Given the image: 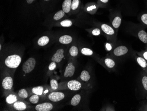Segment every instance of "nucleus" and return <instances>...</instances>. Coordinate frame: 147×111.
Segmentation results:
<instances>
[{"label": "nucleus", "instance_id": "nucleus-42", "mask_svg": "<svg viewBox=\"0 0 147 111\" xmlns=\"http://www.w3.org/2000/svg\"><path fill=\"white\" fill-rule=\"evenodd\" d=\"M45 1H49V0H45Z\"/></svg>", "mask_w": 147, "mask_h": 111}, {"label": "nucleus", "instance_id": "nucleus-31", "mask_svg": "<svg viewBox=\"0 0 147 111\" xmlns=\"http://www.w3.org/2000/svg\"><path fill=\"white\" fill-rule=\"evenodd\" d=\"M80 1L79 0H73L71 3V8L73 10H75L78 8Z\"/></svg>", "mask_w": 147, "mask_h": 111}, {"label": "nucleus", "instance_id": "nucleus-28", "mask_svg": "<svg viewBox=\"0 0 147 111\" xmlns=\"http://www.w3.org/2000/svg\"><path fill=\"white\" fill-rule=\"evenodd\" d=\"M51 88L53 90H56L59 87V84L56 80L51 79L50 81Z\"/></svg>", "mask_w": 147, "mask_h": 111}, {"label": "nucleus", "instance_id": "nucleus-6", "mask_svg": "<svg viewBox=\"0 0 147 111\" xmlns=\"http://www.w3.org/2000/svg\"><path fill=\"white\" fill-rule=\"evenodd\" d=\"M67 86L71 91H78L81 88L82 84L78 81L71 80L68 82Z\"/></svg>", "mask_w": 147, "mask_h": 111}, {"label": "nucleus", "instance_id": "nucleus-39", "mask_svg": "<svg viewBox=\"0 0 147 111\" xmlns=\"http://www.w3.org/2000/svg\"><path fill=\"white\" fill-rule=\"evenodd\" d=\"M48 92V90H46V91H45V93H47Z\"/></svg>", "mask_w": 147, "mask_h": 111}, {"label": "nucleus", "instance_id": "nucleus-14", "mask_svg": "<svg viewBox=\"0 0 147 111\" xmlns=\"http://www.w3.org/2000/svg\"><path fill=\"white\" fill-rule=\"evenodd\" d=\"M140 84L144 93L147 95V75H143L140 80Z\"/></svg>", "mask_w": 147, "mask_h": 111}, {"label": "nucleus", "instance_id": "nucleus-38", "mask_svg": "<svg viewBox=\"0 0 147 111\" xmlns=\"http://www.w3.org/2000/svg\"><path fill=\"white\" fill-rule=\"evenodd\" d=\"M100 1H102V2H103V3H107V2H108V0H100Z\"/></svg>", "mask_w": 147, "mask_h": 111}, {"label": "nucleus", "instance_id": "nucleus-34", "mask_svg": "<svg viewBox=\"0 0 147 111\" xmlns=\"http://www.w3.org/2000/svg\"><path fill=\"white\" fill-rule=\"evenodd\" d=\"M100 33V30L99 28H95L92 31V34L94 36H99Z\"/></svg>", "mask_w": 147, "mask_h": 111}, {"label": "nucleus", "instance_id": "nucleus-26", "mask_svg": "<svg viewBox=\"0 0 147 111\" xmlns=\"http://www.w3.org/2000/svg\"><path fill=\"white\" fill-rule=\"evenodd\" d=\"M81 53L82 55H85V56H91L93 55L94 52H93V51L91 50V49L84 47V48H83L82 49Z\"/></svg>", "mask_w": 147, "mask_h": 111}, {"label": "nucleus", "instance_id": "nucleus-16", "mask_svg": "<svg viewBox=\"0 0 147 111\" xmlns=\"http://www.w3.org/2000/svg\"><path fill=\"white\" fill-rule=\"evenodd\" d=\"M136 60L138 64H139V65L141 68H142L145 70H146V69H147V60H146L143 57H137Z\"/></svg>", "mask_w": 147, "mask_h": 111}, {"label": "nucleus", "instance_id": "nucleus-10", "mask_svg": "<svg viewBox=\"0 0 147 111\" xmlns=\"http://www.w3.org/2000/svg\"><path fill=\"white\" fill-rule=\"evenodd\" d=\"M14 108L17 111H22L26 110L27 108V105L23 102H17L13 104Z\"/></svg>", "mask_w": 147, "mask_h": 111}, {"label": "nucleus", "instance_id": "nucleus-37", "mask_svg": "<svg viewBox=\"0 0 147 111\" xmlns=\"http://www.w3.org/2000/svg\"><path fill=\"white\" fill-rule=\"evenodd\" d=\"M35 0H27V1L28 4H31Z\"/></svg>", "mask_w": 147, "mask_h": 111}, {"label": "nucleus", "instance_id": "nucleus-19", "mask_svg": "<svg viewBox=\"0 0 147 111\" xmlns=\"http://www.w3.org/2000/svg\"><path fill=\"white\" fill-rule=\"evenodd\" d=\"M49 41V39L47 36L41 37L37 41V44L40 46H44L47 45Z\"/></svg>", "mask_w": 147, "mask_h": 111}, {"label": "nucleus", "instance_id": "nucleus-30", "mask_svg": "<svg viewBox=\"0 0 147 111\" xmlns=\"http://www.w3.org/2000/svg\"><path fill=\"white\" fill-rule=\"evenodd\" d=\"M72 24V22L71 20H65L60 22V25L63 27H71Z\"/></svg>", "mask_w": 147, "mask_h": 111}, {"label": "nucleus", "instance_id": "nucleus-24", "mask_svg": "<svg viewBox=\"0 0 147 111\" xmlns=\"http://www.w3.org/2000/svg\"><path fill=\"white\" fill-rule=\"evenodd\" d=\"M69 53L71 56L73 57H76L78 54V48L76 46H72L69 50Z\"/></svg>", "mask_w": 147, "mask_h": 111}, {"label": "nucleus", "instance_id": "nucleus-7", "mask_svg": "<svg viewBox=\"0 0 147 111\" xmlns=\"http://www.w3.org/2000/svg\"><path fill=\"white\" fill-rule=\"evenodd\" d=\"M53 104L49 102L43 103L37 105L35 110L37 111H50L53 108Z\"/></svg>", "mask_w": 147, "mask_h": 111}, {"label": "nucleus", "instance_id": "nucleus-1", "mask_svg": "<svg viewBox=\"0 0 147 111\" xmlns=\"http://www.w3.org/2000/svg\"><path fill=\"white\" fill-rule=\"evenodd\" d=\"M22 61L20 56L18 55H13L9 56L4 61L5 66L9 69L14 70L17 68Z\"/></svg>", "mask_w": 147, "mask_h": 111}, {"label": "nucleus", "instance_id": "nucleus-21", "mask_svg": "<svg viewBox=\"0 0 147 111\" xmlns=\"http://www.w3.org/2000/svg\"><path fill=\"white\" fill-rule=\"evenodd\" d=\"M43 90H44V88L42 86H37V87H33V88H32V92L34 94L40 96L42 95Z\"/></svg>", "mask_w": 147, "mask_h": 111}, {"label": "nucleus", "instance_id": "nucleus-13", "mask_svg": "<svg viewBox=\"0 0 147 111\" xmlns=\"http://www.w3.org/2000/svg\"><path fill=\"white\" fill-rule=\"evenodd\" d=\"M71 0H65L62 4L63 10L66 13H68L71 10Z\"/></svg>", "mask_w": 147, "mask_h": 111}, {"label": "nucleus", "instance_id": "nucleus-20", "mask_svg": "<svg viewBox=\"0 0 147 111\" xmlns=\"http://www.w3.org/2000/svg\"><path fill=\"white\" fill-rule=\"evenodd\" d=\"M104 62L105 65L110 69L114 68L116 66L115 62L110 58H105L104 60Z\"/></svg>", "mask_w": 147, "mask_h": 111}, {"label": "nucleus", "instance_id": "nucleus-17", "mask_svg": "<svg viewBox=\"0 0 147 111\" xmlns=\"http://www.w3.org/2000/svg\"><path fill=\"white\" fill-rule=\"evenodd\" d=\"M81 100V96L80 94H77L75 95L72 98L71 101V104L73 106H78Z\"/></svg>", "mask_w": 147, "mask_h": 111}, {"label": "nucleus", "instance_id": "nucleus-27", "mask_svg": "<svg viewBox=\"0 0 147 111\" xmlns=\"http://www.w3.org/2000/svg\"><path fill=\"white\" fill-rule=\"evenodd\" d=\"M18 95L22 99H26L28 97L27 92L25 89H21L19 91Z\"/></svg>", "mask_w": 147, "mask_h": 111}, {"label": "nucleus", "instance_id": "nucleus-35", "mask_svg": "<svg viewBox=\"0 0 147 111\" xmlns=\"http://www.w3.org/2000/svg\"><path fill=\"white\" fill-rule=\"evenodd\" d=\"M142 56L147 61V51L144 52L142 54Z\"/></svg>", "mask_w": 147, "mask_h": 111}, {"label": "nucleus", "instance_id": "nucleus-25", "mask_svg": "<svg viewBox=\"0 0 147 111\" xmlns=\"http://www.w3.org/2000/svg\"><path fill=\"white\" fill-rule=\"evenodd\" d=\"M65 15V12L63 10L58 12L53 16V19L55 20H58L63 18Z\"/></svg>", "mask_w": 147, "mask_h": 111}, {"label": "nucleus", "instance_id": "nucleus-11", "mask_svg": "<svg viewBox=\"0 0 147 111\" xmlns=\"http://www.w3.org/2000/svg\"><path fill=\"white\" fill-rule=\"evenodd\" d=\"M139 39L143 43H147V32L143 29L140 30L137 35Z\"/></svg>", "mask_w": 147, "mask_h": 111}, {"label": "nucleus", "instance_id": "nucleus-40", "mask_svg": "<svg viewBox=\"0 0 147 111\" xmlns=\"http://www.w3.org/2000/svg\"><path fill=\"white\" fill-rule=\"evenodd\" d=\"M0 50H1V45H0Z\"/></svg>", "mask_w": 147, "mask_h": 111}, {"label": "nucleus", "instance_id": "nucleus-15", "mask_svg": "<svg viewBox=\"0 0 147 111\" xmlns=\"http://www.w3.org/2000/svg\"><path fill=\"white\" fill-rule=\"evenodd\" d=\"M72 38L69 35H64L60 37L59 39V42L63 44H69L72 41Z\"/></svg>", "mask_w": 147, "mask_h": 111}, {"label": "nucleus", "instance_id": "nucleus-18", "mask_svg": "<svg viewBox=\"0 0 147 111\" xmlns=\"http://www.w3.org/2000/svg\"><path fill=\"white\" fill-rule=\"evenodd\" d=\"M90 78H91V76L88 71L86 70H82L80 75V79L82 81L85 82L89 81Z\"/></svg>", "mask_w": 147, "mask_h": 111}, {"label": "nucleus", "instance_id": "nucleus-36", "mask_svg": "<svg viewBox=\"0 0 147 111\" xmlns=\"http://www.w3.org/2000/svg\"><path fill=\"white\" fill-rule=\"evenodd\" d=\"M95 6H92L91 7H88V9H87V10H92L94 9H95Z\"/></svg>", "mask_w": 147, "mask_h": 111}, {"label": "nucleus", "instance_id": "nucleus-12", "mask_svg": "<svg viewBox=\"0 0 147 111\" xmlns=\"http://www.w3.org/2000/svg\"><path fill=\"white\" fill-rule=\"evenodd\" d=\"M101 28L102 31L108 35H113L115 33L114 29L107 24H103L101 25Z\"/></svg>", "mask_w": 147, "mask_h": 111}, {"label": "nucleus", "instance_id": "nucleus-8", "mask_svg": "<svg viewBox=\"0 0 147 111\" xmlns=\"http://www.w3.org/2000/svg\"><path fill=\"white\" fill-rule=\"evenodd\" d=\"M128 48L124 46H120L114 49L113 53L116 56H122L126 55L128 52Z\"/></svg>", "mask_w": 147, "mask_h": 111}, {"label": "nucleus", "instance_id": "nucleus-32", "mask_svg": "<svg viewBox=\"0 0 147 111\" xmlns=\"http://www.w3.org/2000/svg\"><path fill=\"white\" fill-rule=\"evenodd\" d=\"M140 20L144 25L147 26V14H144L141 15Z\"/></svg>", "mask_w": 147, "mask_h": 111}, {"label": "nucleus", "instance_id": "nucleus-41", "mask_svg": "<svg viewBox=\"0 0 147 111\" xmlns=\"http://www.w3.org/2000/svg\"><path fill=\"white\" fill-rule=\"evenodd\" d=\"M146 110H147L146 111H147V106H146Z\"/></svg>", "mask_w": 147, "mask_h": 111}, {"label": "nucleus", "instance_id": "nucleus-33", "mask_svg": "<svg viewBox=\"0 0 147 111\" xmlns=\"http://www.w3.org/2000/svg\"><path fill=\"white\" fill-rule=\"evenodd\" d=\"M56 62L52 61V62L49 64V70L52 71L55 69L56 67Z\"/></svg>", "mask_w": 147, "mask_h": 111}, {"label": "nucleus", "instance_id": "nucleus-4", "mask_svg": "<svg viewBox=\"0 0 147 111\" xmlns=\"http://www.w3.org/2000/svg\"><path fill=\"white\" fill-rule=\"evenodd\" d=\"M2 86L5 90H10L12 89L13 85V78L10 76H6L2 80Z\"/></svg>", "mask_w": 147, "mask_h": 111}, {"label": "nucleus", "instance_id": "nucleus-9", "mask_svg": "<svg viewBox=\"0 0 147 111\" xmlns=\"http://www.w3.org/2000/svg\"><path fill=\"white\" fill-rule=\"evenodd\" d=\"M64 57V50L63 49H59L57 50L55 54L52 57V61L56 63H59Z\"/></svg>", "mask_w": 147, "mask_h": 111}, {"label": "nucleus", "instance_id": "nucleus-29", "mask_svg": "<svg viewBox=\"0 0 147 111\" xmlns=\"http://www.w3.org/2000/svg\"><path fill=\"white\" fill-rule=\"evenodd\" d=\"M39 95H36V94H34L30 97L29 98V101L31 103L33 104H36L37 103L39 102Z\"/></svg>", "mask_w": 147, "mask_h": 111}, {"label": "nucleus", "instance_id": "nucleus-23", "mask_svg": "<svg viewBox=\"0 0 147 111\" xmlns=\"http://www.w3.org/2000/svg\"><path fill=\"white\" fill-rule=\"evenodd\" d=\"M121 24V19L119 16H116L115 17L112 23V26L115 28H119Z\"/></svg>", "mask_w": 147, "mask_h": 111}, {"label": "nucleus", "instance_id": "nucleus-2", "mask_svg": "<svg viewBox=\"0 0 147 111\" xmlns=\"http://www.w3.org/2000/svg\"><path fill=\"white\" fill-rule=\"evenodd\" d=\"M35 60L33 58H30L23 65V70L25 74L31 73L35 69Z\"/></svg>", "mask_w": 147, "mask_h": 111}, {"label": "nucleus", "instance_id": "nucleus-22", "mask_svg": "<svg viewBox=\"0 0 147 111\" xmlns=\"http://www.w3.org/2000/svg\"><path fill=\"white\" fill-rule=\"evenodd\" d=\"M17 97L14 94H10L6 97V102L9 104H13L15 102H17Z\"/></svg>", "mask_w": 147, "mask_h": 111}, {"label": "nucleus", "instance_id": "nucleus-5", "mask_svg": "<svg viewBox=\"0 0 147 111\" xmlns=\"http://www.w3.org/2000/svg\"><path fill=\"white\" fill-rule=\"evenodd\" d=\"M76 70V67L74 65L72 62H70L68 63L67 65L66 66L64 70V77L65 78H69V77H72L74 75Z\"/></svg>", "mask_w": 147, "mask_h": 111}, {"label": "nucleus", "instance_id": "nucleus-3", "mask_svg": "<svg viewBox=\"0 0 147 111\" xmlns=\"http://www.w3.org/2000/svg\"><path fill=\"white\" fill-rule=\"evenodd\" d=\"M65 97V95L62 92H54L51 93L48 96V98L50 101L56 102L63 100Z\"/></svg>", "mask_w": 147, "mask_h": 111}]
</instances>
